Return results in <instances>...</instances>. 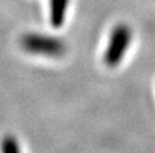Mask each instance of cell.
I'll use <instances>...</instances> for the list:
<instances>
[{
  "instance_id": "4",
  "label": "cell",
  "mask_w": 155,
  "mask_h": 153,
  "mask_svg": "<svg viewBox=\"0 0 155 153\" xmlns=\"http://www.w3.org/2000/svg\"><path fill=\"white\" fill-rule=\"evenodd\" d=\"M1 152L2 153H18L19 146L13 136H6L1 141Z\"/></svg>"
},
{
  "instance_id": "3",
  "label": "cell",
  "mask_w": 155,
  "mask_h": 153,
  "mask_svg": "<svg viewBox=\"0 0 155 153\" xmlns=\"http://www.w3.org/2000/svg\"><path fill=\"white\" fill-rule=\"evenodd\" d=\"M68 5L69 0H50V23L53 28L58 29L63 25Z\"/></svg>"
},
{
  "instance_id": "2",
  "label": "cell",
  "mask_w": 155,
  "mask_h": 153,
  "mask_svg": "<svg viewBox=\"0 0 155 153\" xmlns=\"http://www.w3.org/2000/svg\"><path fill=\"white\" fill-rule=\"evenodd\" d=\"M21 45L23 49L29 53L48 57H58L65 51V46L62 40L42 34H27L22 37Z\"/></svg>"
},
{
  "instance_id": "1",
  "label": "cell",
  "mask_w": 155,
  "mask_h": 153,
  "mask_svg": "<svg viewBox=\"0 0 155 153\" xmlns=\"http://www.w3.org/2000/svg\"><path fill=\"white\" fill-rule=\"evenodd\" d=\"M131 37H132L131 29L126 24H117L113 29L108 46L103 55V60L107 66L114 67L122 60L125 53L128 49Z\"/></svg>"
}]
</instances>
